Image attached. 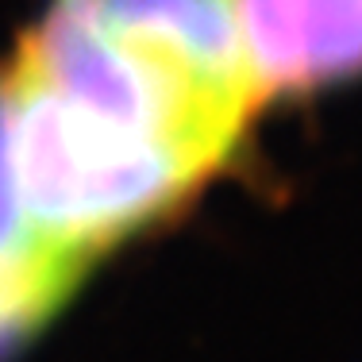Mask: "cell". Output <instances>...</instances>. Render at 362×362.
Masks as SVG:
<instances>
[{
	"label": "cell",
	"instance_id": "obj_1",
	"mask_svg": "<svg viewBox=\"0 0 362 362\" xmlns=\"http://www.w3.org/2000/svg\"><path fill=\"white\" fill-rule=\"evenodd\" d=\"M20 197L47 247L77 266L162 220L212 174L166 139L4 70Z\"/></svg>",
	"mask_w": 362,
	"mask_h": 362
},
{
	"label": "cell",
	"instance_id": "obj_3",
	"mask_svg": "<svg viewBox=\"0 0 362 362\" xmlns=\"http://www.w3.org/2000/svg\"><path fill=\"white\" fill-rule=\"evenodd\" d=\"M85 266L39 239L20 197L8 139V93L0 81V355L28 339L70 297Z\"/></svg>",
	"mask_w": 362,
	"mask_h": 362
},
{
	"label": "cell",
	"instance_id": "obj_2",
	"mask_svg": "<svg viewBox=\"0 0 362 362\" xmlns=\"http://www.w3.org/2000/svg\"><path fill=\"white\" fill-rule=\"evenodd\" d=\"M258 100L362 77V0H231Z\"/></svg>",
	"mask_w": 362,
	"mask_h": 362
},
{
	"label": "cell",
	"instance_id": "obj_4",
	"mask_svg": "<svg viewBox=\"0 0 362 362\" xmlns=\"http://www.w3.org/2000/svg\"><path fill=\"white\" fill-rule=\"evenodd\" d=\"M58 4L89 16L93 23L124 39L185 58L201 70L251 81L231 0H58Z\"/></svg>",
	"mask_w": 362,
	"mask_h": 362
}]
</instances>
